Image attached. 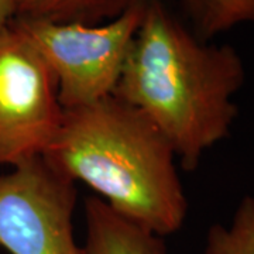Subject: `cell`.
<instances>
[{"label": "cell", "mask_w": 254, "mask_h": 254, "mask_svg": "<svg viewBox=\"0 0 254 254\" xmlns=\"http://www.w3.org/2000/svg\"><path fill=\"white\" fill-rule=\"evenodd\" d=\"M245 81L233 47L203 41L163 0H145L113 96L140 110L190 173L230 136L239 112L233 96Z\"/></svg>", "instance_id": "cell-1"}, {"label": "cell", "mask_w": 254, "mask_h": 254, "mask_svg": "<svg viewBox=\"0 0 254 254\" xmlns=\"http://www.w3.org/2000/svg\"><path fill=\"white\" fill-rule=\"evenodd\" d=\"M46 164L95 190L112 210L157 236L178 232L188 200L177 157L161 131L131 105L109 96L64 110Z\"/></svg>", "instance_id": "cell-2"}, {"label": "cell", "mask_w": 254, "mask_h": 254, "mask_svg": "<svg viewBox=\"0 0 254 254\" xmlns=\"http://www.w3.org/2000/svg\"><path fill=\"white\" fill-rule=\"evenodd\" d=\"M138 0L119 17L99 23L13 18L54 76L64 110L89 106L115 93L127 54L144 16Z\"/></svg>", "instance_id": "cell-3"}, {"label": "cell", "mask_w": 254, "mask_h": 254, "mask_svg": "<svg viewBox=\"0 0 254 254\" xmlns=\"http://www.w3.org/2000/svg\"><path fill=\"white\" fill-rule=\"evenodd\" d=\"M63 116L50 68L9 24L0 33V167L14 168L43 158Z\"/></svg>", "instance_id": "cell-4"}, {"label": "cell", "mask_w": 254, "mask_h": 254, "mask_svg": "<svg viewBox=\"0 0 254 254\" xmlns=\"http://www.w3.org/2000/svg\"><path fill=\"white\" fill-rule=\"evenodd\" d=\"M75 184L43 158L0 175V249L10 254H85L73 236Z\"/></svg>", "instance_id": "cell-5"}, {"label": "cell", "mask_w": 254, "mask_h": 254, "mask_svg": "<svg viewBox=\"0 0 254 254\" xmlns=\"http://www.w3.org/2000/svg\"><path fill=\"white\" fill-rule=\"evenodd\" d=\"M85 254H167L163 237L120 216L98 196L85 199Z\"/></svg>", "instance_id": "cell-6"}, {"label": "cell", "mask_w": 254, "mask_h": 254, "mask_svg": "<svg viewBox=\"0 0 254 254\" xmlns=\"http://www.w3.org/2000/svg\"><path fill=\"white\" fill-rule=\"evenodd\" d=\"M138 0H17L14 18L99 24L119 17Z\"/></svg>", "instance_id": "cell-7"}, {"label": "cell", "mask_w": 254, "mask_h": 254, "mask_svg": "<svg viewBox=\"0 0 254 254\" xmlns=\"http://www.w3.org/2000/svg\"><path fill=\"white\" fill-rule=\"evenodd\" d=\"M190 28L203 41L240 24L254 26V0H181Z\"/></svg>", "instance_id": "cell-8"}, {"label": "cell", "mask_w": 254, "mask_h": 254, "mask_svg": "<svg viewBox=\"0 0 254 254\" xmlns=\"http://www.w3.org/2000/svg\"><path fill=\"white\" fill-rule=\"evenodd\" d=\"M205 254H254L253 196L242 199L230 226H210L206 235Z\"/></svg>", "instance_id": "cell-9"}, {"label": "cell", "mask_w": 254, "mask_h": 254, "mask_svg": "<svg viewBox=\"0 0 254 254\" xmlns=\"http://www.w3.org/2000/svg\"><path fill=\"white\" fill-rule=\"evenodd\" d=\"M17 0H0V33L9 27L16 14Z\"/></svg>", "instance_id": "cell-10"}]
</instances>
